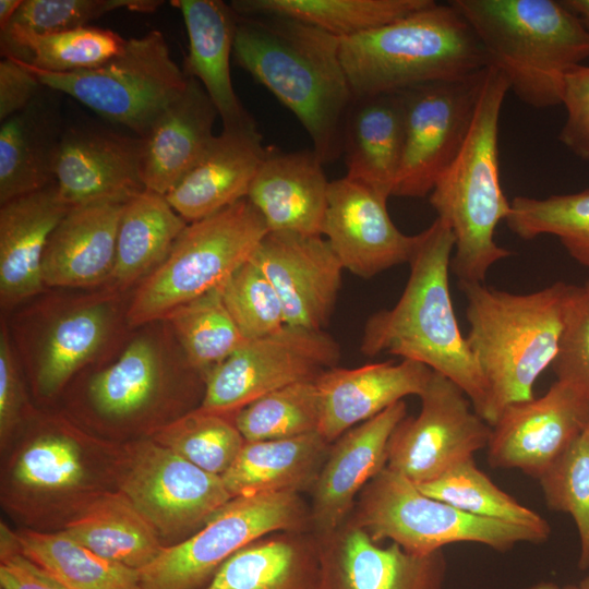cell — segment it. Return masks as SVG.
Returning <instances> with one entry per match:
<instances>
[{
	"mask_svg": "<svg viewBox=\"0 0 589 589\" xmlns=\"http://www.w3.org/2000/svg\"><path fill=\"white\" fill-rule=\"evenodd\" d=\"M268 232L247 197L188 223L166 259L135 287L127 311L129 328L163 320L178 306L220 288L253 256Z\"/></svg>",
	"mask_w": 589,
	"mask_h": 589,
	"instance_id": "52a82bcc",
	"label": "cell"
},
{
	"mask_svg": "<svg viewBox=\"0 0 589 589\" xmlns=\"http://www.w3.org/2000/svg\"><path fill=\"white\" fill-rule=\"evenodd\" d=\"M203 589H320L317 539L311 530L265 536L230 556Z\"/></svg>",
	"mask_w": 589,
	"mask_h": 589,
	"instance_id": "1f68e13d",
	"label": "cell"
},
{
	"mask_svg": "<svg viewBox=\"0 0 589 589\" xmlns=\"http://www.w3.org/2000/svg\"><path fill=\"white\" fill-rule=\"evenodd\" d=\"M163 3L160 0H23L8 26L38 34L63 32L89 26V22L117 10L153 13Z\"/></svg>",
	"mask_w": 589,
	"mask_h": 589,
	"instance_id": "7dc6e473",
	"label": "cell"
},
{
	"mask_svg": "<svg viewBox=\"0 0 589 589\" xmlns=\"http://www.w3.org/2000/svg\"><path fill=\"white\" fill-rule=\"evenodd\" d=\"M164 320L188 362L205 377L247 340L225 306L219 288L178 306Z\"/></svg>",
	"mask_w": 589,
	"mask_h": 589,
	"instance_id": "ab89813d",
	"label": "cell"
},
{
	"mask_svg": "<svg viewBox=\"0 0 589 589\" xmlns=\"http://www.w3.org/2000/svg\"><path fill=\"white\" fill-rule=\"evenodd\" d=\"M420 399V412L393 430L386 465L416 485L486 448L492 432L462 389L434 371Z\"/></svg>",
	"mask_w": 589,
	"mask_h": 589,
	"instance_id": "9a60e30c",
	"label": "cell"
},
{
	"mask_svg": "<svg viewBox=\"0 0 589 589\" xmlns=\"http://www.w3.org/2000/svg\"><path fill=\"white\" fill-rule=\"evenodd\" d=\"M171 3L181 11L189 38L183 72L204 87L223 121V129L255 122L237 96L231 80L237 13L220 0Z\"/></svg>",
	"mask_w": 589,
	"mask_h": 589,
	"instance_id": "f1b7e54d",
	"label": "cell"
},
{
	"mask_svg": "<svg viewBox=\"0 0 589 589\" xmlns=\"http://www.w3.org/2000/svg\"><path fill=\"white\" fill-rule=\"evenodd\" d=\"M45 86L17 59L2 57L0 61V121L27 107Z\"/></svg>",
	"mask_w": 589,
	"mask_h": 589,
	"instance_id": "f5cc1de1",
	"label": "cell"
},
{
	"mask_svg": "<svg viewBox=\"0 0 589 589\" xmlns=\"http://www.w3.org/2000/svg\"><path fill=\"white\" fill-rule=\"evenodd\" d=\"M584 287H585V288L587 289V291L589 292V280L586 283V285H585Z\"/></svg>",
	"mask_w": 589,
	"mask_h": 589,
	"instance_id": "680465c9",
	"label": "cell"
},
{
	"mask_svg": "<svg viewBox=\"0 0 589 589\" xmlns=\"http://www.w3.org/2000/svg\"><path fill=\"white\" fill-rule=\"evenodd\" d=\"M524 589H581L579 586H564L561 587L555 582L551 581H540L537 584H533L531 586H528Z\"/></svg>",
	"mask_w": 589,
	"mask_h": 589,
	"instance_id": "9f6ffc18",
	"label": "cell"
},
{
	"mask_svg": "<svg viewBox=\"0 0 589 589\" xmlns=\"http://www.w3.org/2000/svg\"><path fill=\"white\" fill-rule=\"evenodd\" d=\"M124 204L94 202L68 211L45 248L41 264L45 287L83 290L104 287L115 264Z\"/></svg>",
	"mask_w": 589,
	"mask_h": 589,
	"instance_id": "484cf974",
	"label": "cell"
},
{
	"mask_svg": "<svg viewBox=\"0 0 589 589\" xmlns=\"http://www.w3.org/2000/svg\"><path fill=\"white\" fill-rule=\"evenodd\" d=\"M329 446L330 443L318 432L283 440L245 442L221 479L232 497L312 491Z\"/></svg>",
	"mask_w": 589,
	"mask_h": 589,
	"instance_id": "d6a6232c",
	"label": "cell"
},
{
	"mask_svg": "<svg viewBox=\"0 0 589 589\" xmlns=\"http://www.w3.org/2000/svg\"><path fill=\"white\" fill-rule=\"evenodd\" d=\"M71 207L56 183L0 204V305L12 310L41 293L49 236Z\"/></svg>",
	"mask_w": 589,
	"mask_h": 589,
	"instance_id": "4316f807",
	"label": "cell"
},
{
	"mask_svg": "<svg viewBox=\"0 0 589 589\" xmlns=\"http://www.w3.org/2000/svg\"><path fill=\"white\" fill-rule=\"evenodd\" d=\"M556 381L589 395V292L570 286L564 327L552 363Z\"/></svg>",
	"mask_w": 589,
	"mask_h": 589,
	"instance_id": "c3c4849f",
	"label": "cell"
},
{
	"mask_svg": "<svg viewBox=\"0 0 589 589\" xmlns=\"http://www.w3.org/2000/svg\"><path fill=\"white\" fill-rule=\"evenodd\" d=\"M188 223L165 195L144 190L125 202L116 240L112 271L104 287L128 292L168 255Z\"/></svg>",
	"mask_w": 589,
	"mask_h": 589,
	"instance_id": "836d02e7",
	"label": "cell"
},
{
	"mask_svg": "<svg viewBox=\"0 0 589 589\" xmlns=\"http://www.w3.org/2000/svg\"><path fill=\"white\" fill-rule=\"evenodd\" d=\"M0 589H67L20 548L16 533L1 524Z\"/></svg>",
	"mask_w": 589,
	"mask_h": 589,
	"instance_id": "f907efd6",
	"label": "cell"
},
{
	"mask_svg": "<svg viewBox=\"0 0 589 589\" xmlns=\"http://www.w3.org/2000/svg\"><path fill=\"white\" fill-rule=\"evenodd\" d=\"M454 249L450 227L437 217L418 233L405 289L394 306L366 320L360 351L365 357L389 353L429 366L459 386L482 418L486 384L459 330L449 292Z\"/></svg>",
	"mask_w": 589,
	"mask_h": 589,
	"instance_id": "7a4b0ae2",
	"label": "cell"
},
{
	"mask_svg": "<svg viewBox=\"0 0 589 589\" xmlns=\"http://www.w3.org/2000/svg\"><path fill=\"white\" fill-rule=\"evenodd\" d=\"M416 486L425 495L465 513L522 526L548 538L551 534L549 521L501 490L477 467L473 457L456 464L438 478Z\"/></svg>",
	"mask_w": 589,
	"mask_h": 589,
	"instance_id": "f35d334b",
	"label": "cell"
},
{
	"mask_svg": "<svg viewBox=\"0 0 589 589\" xmlns=\"http://www.w3.org/2000/svg\"><path fill=\"white\" fill-rule=\"evenodd\" d=\"M313 149L267 147L247 199L269 231L323 236L329 182Z\"/></svg>",
	"mask_w": 589,
	"mask_h": 589,
	"instance_id": "cb8c5ba5",
	"label": "cell"
},
{
	"mask_svg": "<svg viewBox=\"0 0 589 589\" xmlns=\"http://www.w3.org/2000/svg\"><path fill=\"white\" fill-rule=\"evenodd\" d=\"M152 440L199 468L220 477L245 444L233 416L211 412L200 407L157 428Z\"/></svg>",
	"mask_w": 589,
	"mask_h": 589,
	"instance_id": "b9f144b4",
	"label": "cell"
},
{
	"mask_svg": "<svg viewBox=\"0 0 589 589\" xmlns=\"http://www.w3.org/2000/svg\"><path fill=\"white\" fill-rule=\"evenodd\" d=\"M406 416L407 405L400 400L330 444L312 489L310 522L316 537L333 532L347 520L356 497L386 467L389 436Z\"/></svg>",
	"mask_w": 589,
	"mask_h": 589,
	"instance_id": "44dd1931",
	"label": "cell"
},
{
	"mask_svg": "<svg viewBox=\"0 0 589 589\" xmlns=\"http://www.w3.org/2000/svg\"><path fill=\"white\" fill-rule=\"evenodd\" d=\"M432 374L429 366L407 359L325 370L314 381L320 400L317 432L332 444L405 397H420Z\"/></svg>",
	"mask_w": 589,
	"mask_h": 589,
	"instance_id": "603a6c76",
	"label": "cell"
},
{
	"mask_svg": "<svg viewBox=\"0 0 589 589\" xmlns=\"http://www.w3.org/2000/svg\"><path fill=\"white\" fill-rule=\"evenodd\" d=\"M124 293L100 287L83 293L46 296L16 316L15 349L39 395H56L120 337L122 326H128L130 300L125 302Z\"/></svg>",
	"mask_w": 589,
	"mask_h": 589,
	"instance_id": "ba28073f",
	"label": "cell"
},
{
	"mask_svg": "<svg viewBox=\"0 0 589 589\" xmlns=\"http://www.w3.org/2000/svg\"><path fill=\"white\" fill-rule=\"evenodd\" d=\"M347 519L365 530L373 541L388 539L418 555L459 542L506 552L518 543L549 539L532 529L478 517L432 498L387 467L362 489Z\"/></svg>",
	"mask_w": 589,
	"mask_h": 589,
	"instance_id": "9c48e42d",
	"label": "cell"
},
{
	"mask_svg": "<svg viewBox=\"0 0 589 589\" xmlns=\"http://www.w3.org/2000/svg\"><path fill=\"white\" fill-rule=\"evenodd\" d=\"M404 147V106L399 92L354 97L342 134L346 177L384 197L393 194Z\"/></svg>",
	"mask_w": 589,
	"mask_h": 589,
	"instance_id": "4dcf8cb0",
	"label": "cell"
},
{
	"mask_svg": "<svg viewBox=\"0 0 589 589\" xmlns=\"http://www.w3.org/2000/svg\"><path fill=\"white\" fill-rule=\"evenodd\" d=\"M219 290L225 306L245 339L266 336L286 325L274 286L251 259Z\"/></svg>",
	"mask_w": 589,
	"mask_h": 589,
	"instance_id": "bcb514c9",
	"label": "cell"
},
{
	"mask_svg": "<svg viewBox=\"0 0 589 589\" xmlns=\"http://www.w3.org/2000/svg\"><path fill=\"white\" fill-rule=\"evenodd\" d=\"M0 39L2 57L53 73L95 69L120 53L127 41L110 29L94 26L44 34L8 26Z\"/></svg>",
	"mask_w": 589,
	"mask_h": 589,
	"instance_id": "8d00e7d4",
	"label": "cell"
},
{
	"mask_svg": "<svg viewBox=\"0 0 589 589\" xmlns=\"http://www.w3.org/2000/svg\"><path fill=\"white\" fill-rule=\"evenodd\" d=\"M255 122L223 129L194 167L165 195L187 221L206 218L248 196L266 155Z\"/></svg>",
	"mask_w": 589,
	"mask_h": 589,
	"instance_id": "d4e9b609",
	"label": "cell"
},
{
	"mask_svg": "<svg viewBox=\"0 0 589 589\" xmlns=\"http://www.w3.org/2000/svg\"><path fill=\"white\" fill-rule=\"evenodd\" d=\"M129 450L119 491L160 538L193 534L232 498L220 476L199 468L152 438L135 443Z\"/></svg>",
	"mask_w": 589,
	"mask_h": 589,
	"instance_id": "5bb4252c",
	"label": "cell"
},
{
	"mask_svg": "<svg viewBox=\"0 0 589 589\" xmlns=\"http://www.w3.org/2000/svg\"><path fill=\"white\" fill-rule=\"evenodd\" d=\"M549 508L574 519L580 540L578 567L589 568V425L538 478Z\"/></svg>",
	"mask_w": 589,
	"mask_h": 589,
	"instance_id": "f6af8a7d",
	"label": "cell"
},
{
	"mask_svg": "<svg viewBox=\"0 0 589 589\" xmlns=\"http://www.w3.org/2000/svg\"><path fill=\"white\" fill-rule=\"evenodd\" d=\"M98 555L141 569L163 549L153 525L120 491L98 492L62 530Z\"/></svg>",
	"mask_w": 589,
	"mask_h": 589,
	"instance_id": "e575fe53",
	"label": "cell"
},
{
	"mask_svg": "<svg viewBox=\"0 0 589 589\" xmlns=\"http://www.w3.org/2000/svg\"><path fill=\"white\" fill-rule=\"evenodd\" d=\"M141 152V137L95 125L65 127L55 166L60 199L70 207L129 201L146 190Z\"/></svg>",
	"mask_w": 589,
	"mask_h": 589,
	"instance_id": "ffe728a7",
	"label": "cell"
},
{
	"mask_svg": "<svg viewBox=\"0 0 589 589\" xmlns=\"http://www.w3.org/2000/svg\"><path fill=\"white\" fill-rule=\"evenodd\" d=\"M340 58L353 98L399 92L466 76L489 65L461 13L448 1L340 41Z\"/></svg>",
	"mask_w": 589,
	"mask_h": 589,
	"instance_id": "8992f818",
	"label": "cell"
},
{
	"mask_svg": "<svg viewBox=\"0 0 589 589\" xmlns=\"http://www.w3.org/2000/svg\"><path fill=\"white\" fill-rule=\"evenodd\" d=\"M339 344L325 330L285 325L247 339L205 377L200 408L235 416L255 399L285 386L315 381L337 366Z\"/></svg>",
	"mask_w": 589,
	"mask_h": 589,
	"instance_id": "7c38bea8",
	"label": "cell"
},
{
	"mask_svg": "<svg viewBox=\"0 0 589 589\" xmlns=\"http://www.w3.org/2000/svg\"><path fill=\"white\" fill-rule=\"evenodd\" d=\"M562 104L566 110L558 141L589 161V65H577L565 76Z\"/></svg>",
	"mask_w": 589,
	"mask_h": 589,
	"instance_id": "681fc988",
	"label": "cell"
},
{
	"mask_svg": "<svg viewBox=\"0 0 589 589\" xmlns=\"http://www.w3.org/2000/svg\"><path fill=\"white\" fill-rule=\"evenodd\" d=\"M251 260L274 286L286 325L324 330L344 266L323 236L269 231Z\"/></svg>",
	"mask_w": 589,
	"mask_h": 589,
	"instance_id": "e0dca14e",
	"label": "cell"
},
{
	"mask_svg": "<svg viewBox=\"0 0 589 589\" xmlns=\"http://www.w3.org/2000/svg\"><path fill=\"white\" fill-rule=\"evenodd\" d=\"M21 551L67 589H142L139 569L105 558L64 532L24 530Z\"/></svg>",
	"mask_w": 589,
	"mask_h": 589,
	"instance_id": "74e56055",
	"label": "cell"
},
{
	"mask_svg": "<svg viewBox=\"0 0 589 589\" xmlns=\"http://www.w3.org/2000/svg\"><path fill=\"white\" fill-rule=\"evenodd\" d=\"M12 473L14 482L27 491L57 494L83 485L87 469L77 441L58 425L24 446Z\"/></svg>",
	"mask_w": 589,
	"mask_h": 589,
	"instance_id": "ee69618b",
	"label": "cell"
},
{
	"mask_svg": "<svg viewBox=\"0 0 589 589\" xmlns=\"http://www.w3.org/2000/svg\"><path fill=\"white\" fill-rule=\"evenodd\" d=\"M522 103L562 104L564 80L589 58V31L563 1L450 0Z\"/></svg>",
	"mask_w": 589,
	"mask_h": 589,
	"instance_id": "277c9868",
	"label": "cell"
},
{
	"mask_svg": "<svg viewBox=\"0 0 589 589\" xmlns=\"http://www.w3.org/2000/svg\"><path fill=\"white\" fill-rule=\"evenodd\" d=\"M570 286L557 281L512 293L459 281L467 299L466 340L488 389L482 418L491 426L506 407L534 398L533 386L557 351Z\"/></svg>",
	"mask_w": 589,
	"mask_h": 589,
	"instance_id": "3957f363",
	"label": "cell"
},
{
	"mask_svg": "<svg viewBox=\"0 0 589 589\" xmlns=\"http://www.w3.org/2000/svg\"><path fill=\"white\" fill-rule=\"evenodd\" d=\"M433 0H232L242 16L278 15L317 27L340 39L411 14Z\"/></svg>",
	"mask_w": 589,
	"mask_h": 589,
	"instance_id": "d590c367",
	"label": "cell"
},
{
	"mask_svg": "<svg viewBox=\"0 0 589 589\" xmlns=\"http://www.w3.org/2000/svg\"><path fill=\"white\" fill-rule=\"evenodd\" d=\"M581 589H589V575L585 577L578 585Z\"/></svg>",
	"mask_w": 589,
	"mask_h": 589,
	"instance_id": "6f0895ef",
	"label": "cell"
},
{
	"mask_svg": "<svg viewBox=\"0 0 589 589\" xmlns=\"http://www.w3.org/2000/svg\"><path fill=\"white\" fill-rule=\"evenodd\" d=\"M486 68L399 91L404 147L392 196L424 197L431 193L468 135Z\"/></svg>",
	"mask_w": 589,
	"mask_h": 589,
	"instance_id": "4fadbf2b",
	"label": "cell"
},
{
	"mask_svg": "<svg viewBox=\"0 0 589 589\" xmlns=\"http://www.w3.org/2000/svg\"><path fill=\"white\" fill-rule=\"evenodd\" d=\"M23 0H0V29H4L20 9Z\"/></svg>",
	"mask_w": 589,
	"mask_h": 589,
	"instance_id": "db71d44e",
	"label": "cell"
},
{
	"mask_svg": "<svg viewBox=\"0 0 589 589\" xmlns=\"http://www.w3.org/2000/svg\"><path fill=\"white\" fill-rule=\"evenodd\" d=\"M386 203V197L346 176L329 182L323 237L344 269L361 278L408 263L414 251L418 235L401 232Z\"/></svg>",
	"mask_w": 589,
	"mask_h": 589,
	"instance_id": "ac0fdd59",
	"label": "cell"
},
{
	"mask_svg": "<svg viewBox=\"0 0 589 589\" xmlns=\"http://www.w3.org/2000/svg\"><path fill=\"white\" fill-rule=\"evenodd\" d=\"M505 221L525 240L557 237L568 254L589 269V188L544 199L516 196Z\"/></svg>",
	"mask_w": 589,
	"mask_h": 589,
	"instance_id": "60d3db41",
	"label": "cell"
},
{
	"mask_svg": "<svg viewBox=\"0 0 589 589\" xmlns=\"http://www.w3.org/2000/svg\"><path fill=\"white\" fill-rule=\"evenodd\" d=\"M233 421L245 442L317 432L320 400L315 382H299L268 393L236 412Z\"/></svg>",
	"mask_w": 589,
	"mask_h": 589,
	"instance_id": "7bdbcfd3",
	"label": "cell"
},
{
	"mask_svg": "<svg viewBox=\"0 0 589 589\" xmlns=\"http://www.w3.org/2000/svg\"><path fill=\"white\" fill-rule=\"evenodd\" d=\"M508 91L503 74L489 65L468 135L429 194L455 236L450 269L459 281L483 283L492 265L512 255L494 239L510 211L498 167V121Z\"/></svg>",
	"mask_w": 589,
	"mask_h": 589,
	"instance_id": "5b68a950",
	"label": "cell"
},
{
	"mask_svg": "<svg viewBox=\"0 0 589 589\" xmlns=\"http://www.w3.org/2000/svg\"><path fill=\"white\" fill-rule=\"evenodd\" d=\"M141 328L117 360L89 381V402L105 418L121 420L144 411L155 401L170 373L192 366L166 320Z\"/></svg>",
	"mask_w": 589,
	"mask_h": 589,
	"instance_id": "7402d4cb",
	"label": "cell"
},
{
	"mask_svg": "<svg viewBox=\"0 0 589 589\" xmlns=\"http://www.w3.org/2000/svg\"><path fill=\"white\" fill-rule=\"evenodd\" d=\"M24 390L7 322L0 327V436L3 444L22 420Z\"/></svg>",
	"mask_w": 589,
	"mask_h": 589,
	"instance_id": "816d5d0a",
	"label": "cell"
},
{
	"mask_svg": "<svg viewBox=\"0 0 589 589\" xmlns=\"http://www.w3.org/2000/svg\"><path fill=\"white\" fill-rule=\"evenodd\" d=\"M589 31V0H562Z\"/></svg>",
	"mask_w": 589,
	"mask_h": 589,
	"instance_id": "11a10c76",
	"label": "cell"
},
{
	"mask_svg": "<svg viewBox=\"0 0 589 589\" xmlns=\"http://www.w3.org/2000/svg\"><path fill=\"white\" fill-rule=\"evenodd\" d=\"M21 62L45 87L69 95L141 139L188 82L156 29L127 39L120 53L91 70L53 73Z\"/></svg>",
	"mask_w": 589,
	"mask_h": 589,
	"instance_id": "30bf717a",
	"label": "cell"
},
{
	"mask_svg": "<svg viewBox=\"0 0 589 589\" xmlns=\"http://www.w3.org/2000/svg\"><path fill=\"white\" fill-rule=\"evenodd\" d=\"M588 425L589 395L556 381L543 396L502 411L492 425L488 461L538 479Z\"/></svg>",
	"mask_w": 589,
	"mask_h": 589,
	"instance_id": "2e32d148",
	"label": "cell"
},
{
	"mask_svg": "<svg viewBox=\"0 0 589 589\" xmlns=\"http://www.w3.org/2000/svg\"><path fill=\"white\" fill-rule=\"evenodd\" d=\"M291 530H311L310 509L299 493L232 497L200 530L164 545L139 569L142 589H203L236 552L265 536Z\"/></svg>",
	"mask_w": 589,
	"mask_h": 589,
	"instance_id": "8fae6325",
	"label": "cell"
},
{
	"mask_svg": "<svg viewBox=\"0 0 589 589\" xmlns=\"http://www.w3.org/2000/svg\"><path fill=\"white\" fill-rule=\"evenodd\" d=\"M57 92L44 91L0 125V204L55 183L65 128Z\"/></svg>",
	"mask_w": 589,
	"mask_h": 589,
	"instance_id": "f546056e",
	"label": "cell"
},
{
	"mask_svg": "<svg viewBox=\"0 0 589 589\" xmlns=\"http://www.w3.org/2000/svg\"><path fill=\"white\" fill-rule=\"evenodd\" d=\"M218 112L195 79L142 137L141 170L146 190L166 195L200 160L214 140Z\"/></svg>",
	"mask_w": 589,
	"mask_h": 589,
	"instance_id": "83f0119b",
	"label": "cell"
},
{
	"mask_svg": "<svg viewBox=\"0 0 589 589\" xmlns=\"http://www.w3.org/2000/svg\"><path fill=\"white\" fill-rule=\"evenodd\" d=\"M340 41L285 16L237 19L233 60L296 116L324 165L342 155L344 125L353 100Z\"/></svg>",
	"mask_w": 589,
	"mask_h": 589,
	"instance_id": "6da1fadb",
	"label": "cell"
},
{
	"mask_svg": "<svg viewBox=\"0 0 589 589\" xmlns=\"http://www.w3.org/2000/svg\"><path fill=\"white\" fill-rule=\"evenodd\" d=\"M316 539L320 589H444L443 550L418 555L395 542L382 546L348 519Z\"/></svg>",
	"mask_w": 589,
	"mask_h": 589,
	"instance_id": "d6986e66",
	"label": "cell"
}]
</instances>
